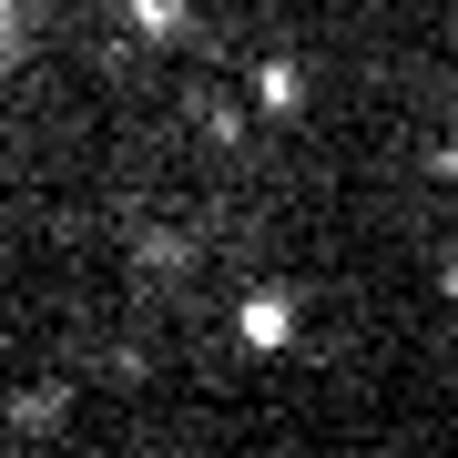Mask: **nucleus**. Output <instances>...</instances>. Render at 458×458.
I'll use <instances>...</instances> for the list:
<instances>
[{
  "label": "nucleus",
  "mask_w": 458,
  "mask_h": 458,
  "mask_svg": "<svg viewBox=\"0 0 458 458\" xmlns=\"http://www.w3.org/2000/svg\"><path fill=\"white\" fill-rule=\"evenodd\" d=\"M255 113L295 123V113H306V72H295V62H265V72H255Z\"/></svg>",
  "instance_id": "1"
},
{
  "label": "nucleus",
  "mask_w": 458,
  "mask_h": 458,
  "mask_svg": "<svg viewBox=\"0 0 458 458\" xmlns=\"http://www.w3.org/2000/svg\"><path fill=\"white\" fill-rule=\"evenodd\" d=\"M234 327H245V346H255V357H276V346L295 336V306H285V295H255V306L234 316Z\"/></svg>",
  "instance_id": "2"
},
{
  "label": "nucleus",
  "mask_w": 458,
  "mask_h": 458,
  "mask_svg": "<svg viewBox=\"0 0 458 458\" xmlns=\"http://www.w3.org/2000/svg\"><path fill=\"white\" fill-rule=\"evenodd\" d=\"M123 21L143 41H183V0H123Z\"/></svg>",
  "instance_id": "3"
}]
</instances>
